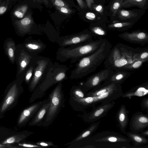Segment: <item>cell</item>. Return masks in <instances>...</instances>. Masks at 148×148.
Segmentation results:
<instances>
[{
	"label": "cell",
	"mask_w": 148,
	"mask_h": 148,
	"mask_svg": "<svg viewBox=\"0 0 148 148\" xmlns=\"http://www.w3.org/2000/svg\"><path fill=\"white\" fill-rule=\"evenodd\" d=\"M112 48L110 42L104 38L97 50L78 61L75 67L71 72L70 78H81L95 71L105 60Z\"/></svg>",
	"instance_id": "cell-1"
},
{
	"label": "cell",
	"mask_w": 148,
	"mask_h": 148,
	"mask_svg": "<svg viewBox=\"0 0 148 148\" xmlns=\"http://www.w3.org/2000/svg\"><path fill=\"white\" fill-rule=\"evenodd\" d=\"M85 138L81 148L88 145H93L95 148H132L131 141L128 138L114 132H102Z\"/></svg>",
	"instance_id": "cell-2"
},
{
	"label": "cell",
	"mask_w": 148,
	"mask_h": 148,
	"mask_svg": "<svg viewBox=\"0 0 148 148\" xmlns=\"http://www.w3.org/2000/svg\"><path fill=\"white\" fill-rule=\"evenodd\" d=\"M140 49L118 44L112 48L108 53L104 62L105 67H110L114 71L120 70L135 61L133 56Z\"/></svg>",
	"instance_id": "cell-3"
},
{
	"label": "cell",
	"mask_w": 148,
	"mask_h": 148,
	"mask_svg": "<svg viewBox=\"0 0 148 148\" xmlns=\"http://www.w3.org/2000/svg\"><path fill=\"white\" fill-rule=\"evenodd\" d=\"M104 38L98 39L86 44L74 47H59L56 52V59L61 62L70 60L71 64L97 50L100 46Z\"/></svg>",
	"instance_id": "cell-4"
},
{
	"label": "cell",
	"mask_w": 148,
	"mask_h": 148,
	"mask_svg": "<svg viewBox=\"0 0 148 148\" xmlns=\"http://www.w3.org/2000/svg\"><path fill=\"white\" fill-rule=\"evenodd\" d=\"M69 68L66 66L55 62L49 70L44 79L37 86L30 99V103L43 96L46 92L55 84L62 82L67 78Z\"/></svg>",
	"instance_id": "cell-5"
},
{
	"label": "cell",
	"mask_w": 148,
	"mask_h": 148,
	"mask_svg": "<svg viewBox=\"0 0 148 148\" xmlns=\"http://www.w3.org/2000/svg\"><path fill=\"white\" fill-rule=\"evenodd\" d=\"M123 93L121 85H119L97 96L86 97L82 98L71 97L70 102L71 106L75 110L82 111L88 107H94L98 103H110L121 97Z\"/></svg>",
	"instance_id": "cell-6"
},
{
	"label": "cell",
	"mask_w": 148,
	"mask_h": 148,
	"mask_svg": "<svg viewBox=\"0 0 148 148\" xmlns=\"http://www.w3.org/2000/svg\"><path fill=\"white\" fill-rule=\"evenodd\" d=\"M62 82L58 83L49 95L50 104L44 119L42 125L47 127L50 125L59 113L64 102Z\"/></svg>",
	"instance_id": "cell-7"
},
{
	"label": "cell",
	"mask_w": 148,
	"mask_h": 148,
	"mask_svg": "<svg viewBox=\"0 0 148 148\" xmlns=\"http://www.w3.org/2000/svg\"><path fill=\"white\" fill-rule=\"evenodd\" d=\"M23 81V78L19 77L7 88L4 97L0 106V114H2L16 105L20 95L23 91L21 84Z\"/></svg>",
	"instance_id": "cell-8"
},
{
	"label": "cell",
	"mask_w": 148,
	"mask_h": 148,
	"mask_svg": "<svg viewBox=\"0 0 148 148\" xmlns=\"http://www.w3.org/2000/svg\"><path fill=\"white\" fill-rule=\"evenodd\" d=\"M53 63L48 58L37 56L32 77L29 85V90L34 91L37 86L45 79Z\"/></svg>",
	"instance_id": "cell-9"
},
{
	"label": "cell",
	"mask_w": 148,
	"mask_h": 148,
	"mask_svg": "<svg viewBox=\"0 0 148 148\" xmlns=\"http://www.w3.org/2000/svg\"><path fill=\"white\" fill-rule=\"evenodd\" d=\"M90 31L85 30L79 33L59 37L56 42L59 47H72L81 45L92 40Z\"/></svg>",
	"instance_id": "cell-10"
},
{
	"label": "cell",
	"mask_w": 148,
	"mask_h": 148,
	"mask_svg": "<svg viewBox=\"0 0 148 148\" xmlns=\"http://www.w3.org/2000/svg\"><path fill=\"white\" fill-rule=\"evenodd\" d=\"M34 57L25 49L22 44L16 46L15 61L17 65L16 78L19 77L23 78L26 71Z\"/></svg>",
	"instance_id": "cell-11"
},
{
	"label": "cell",
	"mask_w": 148,
	"mask_h": 148,
	"mask_svg": "<svg viewBox=\"0 0 148 148\" xmlns=\"http://www.w3.org/2000/svg\"><path fill=\"white\" fill-rule=\"evenodd\" d=\"M114 71L108 67L101 70L88 78L81 86L86 92L101 84L109 79Z\"/></svg>",
	"instance_id": "cell-12"
},
{
	"label": "cell",
	"mask_w": 148,
	"mask_h": 148,
	"mask_svg": "<svg viewBox=\"0 0 148 148\" xmlns=\"http://www.w3.org/2000/svg\"><path fill=\"white\" fill-rule=\"evenodd\" d=\"M146 10L141 9L126 10L120 9L111 20V22L132 21L136 22L144 14Z\"/></svg>",
	"instance_id": "cell-13"
},
{
	"label": "cell",
	"mask_w": 148,
	"mask_h": 148,
	"mask_svg": "<svg viewBox=\"0 0 148 148\" xmlns=\"http://www.w3.org/2000/svg\"><path fill=\"white\" fill-rule=\"evenodd\" d=\"M115 104L114 101L101 104L94 108L91 112L85 113L83 116V119L85 121L89 123L95 122L105 116Z\"/></svg>",
	"instance_id": "cell-14"
},
{
	"label": "cell",
	"mask_w": 148,
	"mask_h": 148,
	"mask_svg": "<svg viewBox=\"0 0 148 148\" xmlns=\"http://www.w3.org/2000/svg\"><path fill=\"white\" fill-rule=\"evenodd\" d=\"M125 40L143 45L148 43V34L145 30H137L131 32H125L118 35Z\"/></svg>",
	"instance_id": "cell-15"
},
{
	"label": "cell",
	"mask_w": 148,
	"mask_h": 148,
	"mask_svg": "<svg viewBox=\"0 0 148 148\" xmlns=\"http://www.w3.org/2000/svg\"><path fill=\"white\" fill-rule=\"evenodd\" d=\"M47 100L34 103L23 109L18 118L17 125L20 127L25 126L31 120Z\"/></svg>",
	"instance_id": "cell-16"
},
{
	"label": "cell",
	"mask_w": 148,
	"mask_h": 148,
	"mask_svg": "<svg viewBox=\"0 0 148 148\" xmlns=\"http://www.w3.org/2000/svg\"><path fill=\"white\" fill-rule=\"evenodd\" d=\"M148 127V115L138 111L131 118L130 125V130L133 132H141Z\"/></svg>",
	"instance_id": "cell-17"
},
{
	"label": "cell",
	"mask_w": 148,
	"mask_h": 148,
	"mask_svg": "<svg viewBox=\"0 0 148 148\" xmlns=\"http://www.w3.org/2000/svg\"><path fill=\"white\" fill-rule=\"evenodd\" d=\"M22 45L25 49L33 57L38 56L46 47V44L40 40L36 39L30 37L27 38Z\"/></svg>",
	"instance_id": "cell-18"
},
{
	"label": "cell",
	"mask_w": 148,
	"mask_h": 148,
	"mask_svg": "<svg viewBox=\"0 0 148 148\" xmlns=\"http://www.w3.org/2000/svg\"><path fill=\"white\" fill-rule=\"evenodd\" d=\"M50 104L49 97L43 105L37 112L36 114L31 119L28 124L31 126L42 125L43 122L46 114Z\"/></svg>",
	"instance_id": "cell-19"
},
{
	"label": "cell",
	"mask_w": 148,
	"mask_h": 148,
	"mask_svg": "<svg viewBox=\"0 0 148 148\" xmlns=\"http://www.w3.org/2000/svg\"><path fill=\"white\" fill-rule=\"evenodd\" d=\"M34 24V21L31 15L26 16L20 21L17 25L18 35L23 36L27 34H32L31 32Z\"/></svg>",
	"instance_id": "cell-20"
},
{
	"label": "cell",
	"mask_w": 148,
	"mask_h": 148,
	"mask_svg": "<svg viewBox=\"0 0 148 148\" xmlns=\"http://www.w3.org/2000/svg\"><path fill=\"white\" fill-rule=\"evenodd\" d=\"M148 93V82H146L138 85L123 93L121 97L131 98L134 96L143 97Z\"/></svg>",
	"instance_id": "cell-21"
},
{
	"label": "cell",
	"mask_w": 148,
	"mask_h": 148,
	"mask_svg": "<svg viewBox=\"0 0 148 148\" xmlns=\"http://www.w3.org/2000/svg\"><path fill=\"white\" fill-rule=\"evenodd\" d=\"M125 134L133 144V146L132 148H145V145L148 143L147 138L138 132L131 131L126 132Z\"/></svg>",
	"instance_id": "cell-22"
},
{
	"label": "cell",
	"mask_w": 148,
	"mask_h": 148,
	"mask_svg": "<svg viewBox=\"0 0 148 148\" xmlns=\"http://www.w3.org/2000/svg\"><path fill=\"white\" fill-rule=\"evenodd\" d=\"M119 85L120 84L111 82L108 80H106L100 85L86 93V97L99 96L114 88Z\"/></svg>",
	"instance_id": "cell-23"
},
{
	"label": "cell",
	"mask_w": 148,
	"mask_h": 148,
	"mask_svg": "<svg viewBox=\"0 0 148 148\" xmlns=\"http://www.w3.org/2000/svg\"><path fill=\"white\" fill-rule=\"evenodd\" d=\"M128 112L125 106L122 105L116 115L119 128L124 134L125 133V129L128 123Z\"/></svg>",
	"instance_id": "cell-24"
},
{
	"label": "cell",
	"mask_w": 148,
	"mask_h": 148,
	"mask_svg": "<svg viewBox=\"0 0 148 148\" xmlns=\"http://www.w3.org/2000/svg\"><path fill=\"white\" fill-rule=\"evenodd\" d=\"M89 29L92 36L102 38L107 34L108 29L106 23H92Z\"/></svg>",
	"instance_id": "cell-25"
},
{
	"label": "cell",
	"mask_w": 148,
	"mask_h": 148,
	"mask_svg": "<svg viewBox=\"0 0 148 148\" xmlns=\"http://www.w3.org/2000/svg\"><path fill=\"white\" fill-rule=\"evenodd\" d=\"M136 22L132 21L111 22L107 25L108 30L124 31L131 28Z\"/></svg>",
	"instance_id": "cell-26"
},
{
	"label": "cell",
	"mask_w": 148,
	"mask_h": 148,
	"mask_svg": "<svg viewBox=\"0 0 148 148\" xmlns=\"http://www.w3.org/2000/svg\"><path fill=\"white\" fill-rule=\"evenodd\" d=\"M16 46L14 41L11 38L5 40L3 45L5 53L13 64L15 62Z\"/></svg>",
	"instance_id": "cell-27"
},
{
	"label": "cell",
	"mask_w": 148,
	"mask_h": 148,
	"mask_svg": "<svg viewBox=\"0 0 148 148\" xmlns=\"http://www.w3.org/2000/svg\"><path fill=\"white\" fill-rule=\"evenodd\" d=\"M131 73L130 71L123 70L114 71L112 75L108 80L121 85L130 76Z\"/></svg>",
	"instance_id": "cell-28"
},
{
	"label": "cell",
	"mask_w": 148,
	"mask_h": 148,
	"mask_svg": "<svg viewBox=\"0 0 148 148\" xmlns=\"http://www.w3.org/2000/svg\"><path fill=\"white\" fill-rule=\"evenodd\" d=\"M148 0H124L121 8H129L137 7L139 9L146 10L147 8Z\"/></svg>",
	"instance_id": "cell-29"
},
{
	"label": "cell",
	"mask_w": 148,
	"mask_h": 148,
	"mask_svg": "<svg viewBox=\"0 0 148 148\" xmlns=\"http://www.w3.org/2000/svg\"><path fill=\"white\" fill-rule=\"evenodd\" d=\"M124 0H111L106 6L108 16L110 17V20L114 16L117 11L121 8V5Z\"/></svg>",
	"instance_id": "cell-30"
},
{
	"label": "cell",
	"mask_w": 148,
	"mask_h": 148,
	"mask_svg": "<svg viewBox=\"0 0 148 148\" xmlns=\"http://www.w3.org/2000/svg\"><path fill=\"white\" fill-rule=\"evenodd\" d=\"M100 123V121H98L92 124L88 128L72 141L70 143L72 144L90 136L98 128Z\"/></svg>",
	"instance_id": "cell-31"
},
{
	"label": "cell",
	"mask_w": 148,
	"mask_h": 148,
	"mask_svg": "<svg viewBox=\"0 0 148 148\" xmlns=\"http://www.w3.org/2000/svg\"><path fill=\"white\" fill-rule=\"evenodd\" d=\"M31 133H32L30 132L26 135L24 134H17L12 136L5 140L2 142V144L10 145L15 143H18L25 139Z\"/></svg>",
	"instance_id": "cell-32"
},
{
	"label": "cell",
	"mask_w": 148,
	"mask_h": 148,
	"mask_svg": "<svg viewBox=\"0 0 148 148\" xmlns=\"http://www.w3.org/2000/svg\"><path fill=\"white\" fill-rule=\"evenodd\" d=\"M36 56L35 57L27 69L23 77L24 81L27 84H29L33 76L34 70L36 64Z\"/></svg>",
	"instance_id": "cell-33"
},
{
	"label": "cell",
	"mask_w": 148,
	"mask_h": 148,
	"mask_svg": "<svg viewBox=\"0 0 148 148\" xmlns=\"http://www.w3.org/2000/svg\"><path fill=\"white\" fill-rule=\"evenodd\" d=\"M86 93L81 85L74 86L71 90L70 96L76 98H82L86 97Z\"/></svg>",
	"instance_id": "cell-34"
},
{
	"label": "cell",
	"mask_w": 148,
	"mask_h": 148,
	"mask_svg": "<svg viewBox=\"0 0 148 148\" xmlns=\"http://www.w3.org/2000/svg\"><path fill=\"white\" fill-rule=\"evenodd\" d=\"M134 60H140L144 62L148 61V48H140L133 56Z\"/></svg>",
	"instance_id": "cell-35"
},
{
	"label": "cell",
	"mask_w": 148,
	"mask_h": 148,
	"mask_svg": "<svg viewBox=\"0 0 148 148\" xmlns=\"http://www.w3.org/2000/svg\"><path fill=\"white\" fill-rule=\"evenodd\" d=\"M91 10L103 16L107 17L108 16V11L106 6H105L101 3L95 4L92 6Z\"/></svg>",
	"instance_id": "cell-36"
},
{
	"label": "cell",
	"mask_w": 148,
	"mask_h": 148,
	"mask_svg": "<svg viewBox=\"0 0 148 148\" xmlns=\"http://www.w3.org/2000/svg\"><path fill=\"white\" fill-rule=\"evenodd\" d=\"M143 63L142 61L135 60L131 64L123 67L120 70L130 71L136 70L141 67Z\"/></svg>",
	"instance_id": "cell-37"
},
{
	"label": "cell",
	"mask_w": 148,
	"mask_h": 148,
	"mask_svg": "<svg viewBox=\"0 0 148 148\" xmlns=\"http://www.w3.org/2000/svg\"><path fill=\"white\" fill-rule=\"evenodd\" d=\"M27 9V5H24L21 7L20 10L16 11L14 13L15 15L18 18H22Z\"/></svg>",
	"instance_id": "cell-38"
},
{
	"label": "cell",
	"mask_w": 148,
	"mask_h": 148,
	"mask_svg": "<svg viewBox=\"0 0 148 148\" xmlns=\"http://www.w3.org/2000/svg\"><path fill=\"white\" fill-rule=\"evenodd\" d=\"M52 3L55 7H69V5L62 0H52Z\"/></svg>",
	"instance_id": "cell-39"
},
{
	"label": "cell",
	"mask_w": 148,
	"mask_h": 148,
	"mask_svg": "<svg viewBox=\"0 0 148 148\" xmlns=\"http://www.w3.org/2000/svg\"><path fill=\"white\" fill-rule=\"evenodd\" d=\"M55 7L60 13L64 14H69L72 12V10L68 8L65 7Z\"/></svg>",
	"instance_id": "cell-40"
},
{
	"label": "cell",
	"mask_w": 148,
	"mask_h": 148,
	"mask_svg": "<svg viewBox=\"0 0 148 148\" xmlns=\"http://www.w3.org/2000/svg\"><path fill=\"white\" fill-rule=\"evenodd\" d=\"M36 144L41 147H47L53 146V143L51 141H40L38 142Z\"/></svg>",
	"instance_id": "cell-41"
},
{
	"label": "cell",
	"mask_w": 148,
	"mask_h": 148,
	"mask_svg": "<svg viewBox=\"0 0 148 148\" xmlns=\"http://www.w3.org/2000/svg\"><path fill=\"white\" fill-rule=\"evenodd\" d=\"M19 146L26 147H42L37 145L29 143H19L18 144Z\"/></svg>",
	"instance_id": "cell-42"
},
{
	"label": "cell",
	"mask_w": 148,
	"mask_h": 148,
	"mask_svg": "<svg viewBox=\"0 0 148 148\" xmlns=\"http://www.w3.org/2000/svg\"><path fill=\"white\" fill-rule=\"evenodd\" d=\"M141 105L142 108L148 110V98L147 97L143 99L141 101Z\"/></svg>",
	"instance_id": "cell-43"
},
{
	"label": "cell",
	"mask_w": 148,
	"mask_h": 148,
	"mask_svg": "<svg viewBox=\"0 0 148 148\" xmlns=\"http://www.w3.org/2000/svg\"><path fill=\"white\" fill-rule=\"evenodd\" d=\"M88 7L91 9L92 6L95 3L94 0H85Z\"/></svg>",
	"instance_id": "cell-44"
},
{
	"label": "cell",
	"mask_w": 148,
	"mask_h": 148,
	"mask_svg": "<svg viewBox=\"0 0 148 148\" xmlns=\"http://www.w3.org/2000/svg\"><path fill=\"white\" fill-rule=\"evenodd\" d=\"M77 2L82 9H84L86 8V5L83 0H77Z\"/></svg>",
	"instance_id": "cell-45"
},
{
	"label": "cell",
	"mask_w": 148,
	"mask_h": 148,
	"mask_svg": "<svg viewBox=\"0 0 148 148\" xmlns=\"http://www.w3.org/2000/svg\"><path fill=\"white\" fill-rule=\"evenodd\" d=\"M20 147H13L12 146L10 145H3L0 144V148H18Z\"/></svg>",
	"instance_id": "cell-46"
},
{
	"label": "cell",
	"mask_w": 148,
	"mask_h": 148,
	"mask_svg": "<svg viewBox=\"0 0 148 148\" xmlns=\"http://www.w3.org/2000/svg\"><path fill=\"white\" fill-rule=\"evenodd\" d=\"M140 134L142 135L145 136H148V130H143L141 132Z\"/></svg>",
	"instance_id": "cell-47"
},
{
	"label": "cell",
	"mask_w": 148,
	"mask_h": 148,
	"mask_svg": "<svg viewBox=\"0 0 148 148\" xmlns=\"http://www.w3.org/2000/svg\"><path fill=\"white\" fill-rule=\"evenodd\" d=\"M6 8L4 6L0 7V14H4L6 11Z\"/></svg>",
	"instance_id": "cell-48"
},
{
	"label": "cell",
	"mask_w": 148,
	"mask_h": 148,
	"mask_svg": "<svg viewBox=\"0 0 148 148\" xmlns=\"http://www.w3.org/2000/svg\"><path fill=\"white\" fill-rule=\"evenodd\" d=\"M36 1H37V2H43L45 4H47V3H48V1H47V0H36Z\"/></svg>",
	"instance_id": "cell-49"
},
{
	"label": "cell",
	"mask_w": 148,
	"mask_h": 148,
	"mask_svg": "<svg viewBox=\"0 0 148 148\" xmlns=\"http://www.w3.org/2000/svg\"><path fill=\"white\" fill-rule=\"evenodd\" d=\"M102 3H104L107 0H99Z\"/></svg>",
	"instance_id": "cell-50"
}]
</instances>
